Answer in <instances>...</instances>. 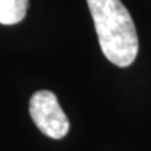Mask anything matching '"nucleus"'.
Segmentation results:
<instances>
[{
    "label": "nucleus",
    "instance_id": "nucleus-1",
    "mask_svg": "<svg viewBox=\"0 0 151 151\" xmlns=\"http://www.w3.org/2000/svg\"><path fill=\"white\" fill-rule=\"evenodd\" d=\"M104 56L127 67L139 53V37L129 10L120 0H87Z\"/></svg>",
    "mask_w": 151,
    "mask_h": 151
},
{
    "label": "nucleus",
    "instance_id": "nucleus-2",
    "mask_svg": "<svg viewBox=\"0 0 151 151\" xmlns=\"http://www.w3.org/2000/svg\"><path fill=\"white\" fill-rule=\"evenodd\" d=\"M29 115L35 126L50 139H63L70 130L69 119L52 91L41 90L34 94L29 99Z\"/></svg>",
    "mask_w": 151,
    "mask_h": 151
},
{
    "label": "nucleus",
    "instance_id": "nucleus-3",
    "mask_svg": "<svg viewBox=\"0 0 151 151\" xmlns=\"http://www.w3.org/2000/svg\"><path fill=\"white\" fill-rule=\"evenodd\" d=\"M29 1L28 0H0V24L16 25L25 16Z\"/></svg>",
    "mask_w": 151,
    "mask_h": 151
}]
</instances>
